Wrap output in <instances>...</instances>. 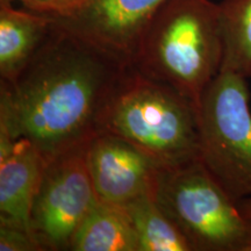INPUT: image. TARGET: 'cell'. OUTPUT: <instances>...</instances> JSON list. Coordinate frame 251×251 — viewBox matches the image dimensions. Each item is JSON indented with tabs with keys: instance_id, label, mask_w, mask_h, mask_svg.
<instances>
[{
	"instance_id": "obj_10",
	"label": "cell",
	"mask_w": 251,
	"mask_h": 251,
	"mask_svg": "<svg viewBox=\"0 0 251 251\" xmlns=\"http://www.w3.org/2000/svg\"><path fill=\"white\" fill-rule=\"evenodd\" d=\"M54 25L48 15L0 1V77L12 83L35 56Z\"/></svg>"
},
{
	"instance_id": "obj_6",
	"label": "cell",
	"mask_w": 251,
	"mask_h": 251,
	"mask_svg": "<svg viewBox=\"0 0 251 251\" xmlns=\"http://www.w3.org/2000/svg\"><path fill=\"white\" fill-rule=\"evenodd\" d=\"M86 144L47 161L30 213L31 234L43 251L70 250L77 229L96 201Z\"/></svg>"
},
{
	"instance_id": "obj_8",
	"label": "cell",
	"mask_w": 251,
	"mask_h": 251,
	"mask_svg": "<svg viewBox=\"0 0 251 251\" xmlns=\"http://www.w3.org/2000/svg\"><path fill=\"white\" fill-rule=\"evenodd\" d=\"M166 1L86 0L68 17L52 19L131 65L143 31Z\"/></svg>"
},
{
	"instance_id": "obj_3",
	"label": "cell",
	"mask_w": 251,
	"mask_h": 251,
	"mask_svg": "<svg viewBox=\"0 0 251 251\" xmlns=\"http://www.w3.org/2000/svg\"><path fill=\"white\" fill-rule=\"evenodd\" d=\"M100 131L128 141L162 168L200 158L197 103L133 65L103 111Z\"/></svg>"
},
{
	"instance_id": "obj_16",
	"label": "cell",
	"mask_w": 251,
	"mask_h": 251,
	"mask_svg": "<svg viewBox=\"0 0 251 251\" xmlns=\"http://www.w3.org/2000/svg\"><path fill=\"white\" fill-rule=\"evenodd\" d=\"M249 251H251V247H250V249H249Z\"/></svg>"
},
{
	"instance_id": "obj_2",
	"label": "cell",
	"mask_w": 251,
	"mask_h": 251,
	"mask_svg": "<svg viewBox=\"0 0 251 251\" xmlns=\"http://www.w3.org/2000/svg\"><path fill=\"white\" fill-rule=\"evenodd\" d=\"M222 62L219 4L168 0L143 31L131 65L198 105Z\"/></svg>"
},
{
	"instance_id": "obj_14",
	"label": "cell",
	"mask_w": 251,
	"mask_h": 251,
	"mask_svg": "<svg viewBox=\"0 0 251 251\" xmlns=\"http://www.w3.org/2000/svg\"><path fill=\"white\" fill-rule=\"evenodd\" d=\"M13 2L15 0H0ZM26 9L48 15L50 18H64L74 13L84 5L86 0H18Z\"/></svg>"
},
{
	"instance_id": "obj_11",
	"label": "cell",
	"mask_w": 251,
	"mask_h": 251,
	"mask_svg": "<svg viewBox=\"0 0 251 251\" xmlns=\"http://www.w3.org/2000/svg\"><path fill=\"white\" fill-rule=\"evenodd\" d=\"M71 251H140L139 240L124 207L98 198L75 234Z\"/></svg>"
},
{
	"instance_id": "obj_1",
	"label": "cell",
	"mask_w": 251,
	"mask_h": 251,
	"mask_svg": "<svg viewBox=\"0 0 251 251\" xmlns=\"http://www.w3.org/2000/svg\"><path fill=\"white\" fill-rule=\"evenodd\" d=\"M129 65L54 20L17 79L1 83L0 133L28 140L46 161L84 146Z\"/></svg>"
},
{
	"instance_id": "obj_4",
	"label": "cell",
	"mask_w": 251,
	"mask_h": 251,
	"mask_svg": "<svg viewBox=\"0 0 251 251\" xmlns=\"http://www.w3.org/2000/svg\"><path fill=\"white\" fill-rule=\"evenodd\" d=\"M155 197L193 251H249L251 219L200 158L163 168Z\"/></svg>"
},
{
	"instance_id": "obj_5",
	"label": "cell",
	"mask_w": 251,
	"mask_h": 251,
	"mask_svg": "<svg viewBox=\"0 0 251 251\" xmlns=\"http://www.w3.org/2000/svg\"><path fill=\"white\" fill-rule=\"evenodd\" d=\"M200 159L235 201L251 199L248 78L221 71L198 103Z\"/></svg>"
},
{
	"instance_id": "obj_9",
	"label": "cell",
	"mask_w": 251,
	"mask_h": 251,
	"mask_svg": "<svg viewBox=\"0 0 251 251\" xmlns=\"http://www.w3.org/2000/svg\"><path fill=\"white\" fill-rule=\"evenodd\" d=\"M46 164L45 157L29 141L0 133V225L31 234V207Z\"/></svg>"
},
{
	"instance_id": "obj_7",
	"label": "cell",
	"mask_w": 251,
	"mask_h": 251,
	"mask_svg": "<svg viewBox=\"0 0 251 251\" xmlns=\"http://www.w3.org/2000/svg\"><path fill=\"white\" fill-rule=\"evenodd\" d=\"M86 162L99 200L125 206L155 194L162 166L117 135L99 131L86 144Z\"/></svg>"
},
{
	"instance_id": "obj_15",
	"label": "cell",
	"mask_w": 251,
	"mask_h": 251,
	"mask_svg": "<svg viewBox=\"0 0 251 251\" xmlns=\"http://www.w3.org/2000/svg\"><path fill=\"white\" fill-rule=\"evenodd\" d=\"M0 250L43 251L29 231L6 225H0Z\"/></svg>"
},
{
	"instance_id": "obj_12",
	"label": "cell",
	"mask_w": 251,
	"mask_h": 251,
	"mask_svg": "<svg viewBox=\"0 0 251 251\" xmlns=\"http://www.w3.org/2000/svg\"><path fill=\"white\" fill-rule=\"evenodd\" d=\"M129 216L140 251H193L187 238L157 202L144 194L122 206Z\"/></svg>"
},
{
	"instance_id": "obj_13",
	"label": "cell",
	"mask_w": 251,
	"mask_h": 251,
	"mask_svg": "<svg viewBox=\"0 0 251 251\" xmlns=\"http://www.w3.org/2000/svg\"><path fill=\"white\" fill-rule=\"evenodd\" d=\"M219 8L224 40L221 71L251 79V0H224Z\"/></svg>"
}]
</instances>
